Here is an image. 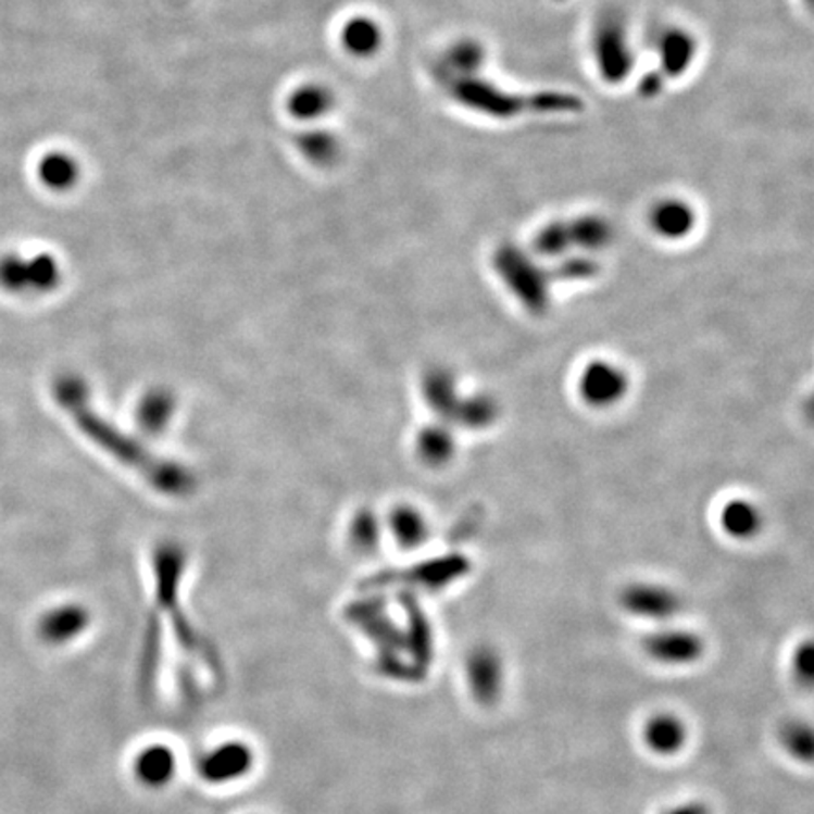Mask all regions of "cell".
<instances>
[{
  "label": "cell",
  "instance_id": "obj_3",
  "mask_svg": "<svg viewBox=\"0 0 814 814\" xmlns=\"http://www.w3.org/2000/svg\"><path fill=\"white\" fill-rule=\"evenodd\" d=\"M59 284L61 266L50 253H8L0 256V291L15 297H35L58 289Z\"/></svg>",
  "mask_w": 814,
  "mask_h": 814
},
{
  "label": "cell",
  "instance_id": "obj_18",
  "mask_svg": "<svg viewBox=\"0 0 814 814\" xmlns=\"http://www.w3.org/2000/svg\"><path fill=\"white\" fill-rule=\"evenodd\" d=\"M300 153L317 166H328L340 156V140L325 128H310L298 138Z\"/></svg>",
  "mask_w": 814,
  "mask_h": 814
},
{
  "label": "cell",
  "instance_id": "obj_6",
  "mask_svg": "<svg viewBox=\"0 0 814 814\" xmlns=\"http://www.w3.org/2000/svg\"><path fill=\"white\" fill-rule=\"evenodd\" d=\"M643 651L660 666H692L703 656L705 644L696 631L687 628H660L644 639Z\"/></svg>",
  "mask_w": 814,
  "mask_h": 814
},
{
  "label": "cell",
  "instance_id": "obj_2",
  "mask_svg": "<svg viewBox=\"0 0 814 814\" xmlns=\"http://www.w3.org/2000/svg\"><path fill=\"white\" fill-rule=\"evenodd\" d=\"M255 747L241 737H225L200 751L195 773L210 788L238 786L255 773Z\"/></svg>",
  "mask_w": 814,
  "mask_h": 814
},
{
  "label": "cell",
  "instance_id": "obj_9",
  "mask_svg": "<svg viewBox=\"0 0 814 814\" xmlns=\"http://www.w3.org/2000/svg\"><path fill=\"white\" fill-rule=\"evenodd\" d=\"M466 682L469 692L481 705H492L502 696L503 664L490 647H477L466 660Z\"/></svg>",
  "mask_w": 814,
  "mask_h": 814
},
{
  "label": "cell",
  "instance_id": "obj_8",
  "mask_svg": "<svg viewBox=\"0 0 814 814\" xmlns=\"http://www.w3.org/2000/svg\"><path fill=\"white\" fill-rule=\"evenodd\" d=\"M624 610L641 621H669L680 610V600L672 588L656 583H634L623 592Z\"/></svg>",
  "mask_w": 814,
  "mask_h": 814
},
{
  "label": "cell",
  "instance_id": "obj_24",
  "mask_svg": "<svg viewBox=\"0 0 814 814\" xmlns=\"http://www.w3.org/2000/svg\"><path fill=\"white\" fill-rule=\"evenodd\" d=\"M782 743L790 756L809 762L813 756V729L807 723H790L782 729Z\"/></svg>",
  "mask_w": 814,
  "mask_h": 814
},
{
  "label": "cell",
  "instance_id": "obj_20",
  "mask_svg": "<svg viewBox=\"0 0 814 814\" xmlns=\"http://www.w3.org/2000/svg\"><path fill=\"white\" fill-rule=\"evenodd\" d=\"M392 524H395V536L400 541V546L408 547V549L423 546V541L428 536L425 515L413 508L398 510Z\"/></svg>",
  "mask_w": 814,
  "mask_h": 814
},
{
  "label": "cell",
  "instance_id": "obj_5",
  "mask_svg": "<svg viewBox=\"0 0 814 814\" xmlns=\"http://www.w3.org/2000/svg\"><path fill=\"white\" fill-rule=\"evenodd\" d=\"M130 777L146 792H164L179 775V754L166 741H148L130 756Z\"/></svg>",
  "mask_w": 814,
  "mask_h": 814
},
{
  "label": "cell",
  "instance_id": "obj_1",
  "mask_svg": "<svg viewBox=\"0 0 814 814\" xmlns=\"http://www.w3.org/2000/svg\"><path fill=\"white\" fill-rule=\"evenodd\" d=\"M447 86L466 108L479 114L508 120L523 112H575L581 108V100L566 92H536L530 97L511 95L492 86L485 79L474 76H447Z\"/></svg>",
  "mask_w": 814,
  "mask_h": 814
},
{
  "label": "cell",
  "instance_id": "obj_23",
  "mask_svg": "<svg viewBox=\"0 0 814 814\" xmlns=\"http://www.w3.org/2000/svg\"><path fill=\"white\" fill-rule=\"evenodd\" d=\"M418 451L423 454V459L426 462H433V464H443L449 461L454 453V439L449 436L446 428H433V430H426L421 438H418Z\"/></svg>",
  "mask_w": 814,
  "mask_h": 814
},
{
  "label": "cell",
  "instance_id": "obj_25",
  "mask_svg": "<svg viewBox=\"0 0 814 814\" xmlns=\"http://www.w3.org/2000/svg\"><path fill=\"white\" fill-rule=\"evenodd\" d=\"M792 672L793 679L801 685H805V687H811V682H813V647L809 641L798 647V651L793 654Z\"/></svg>",
  "mask_w": 814,
  "mask_h": 814
},
{
  "label": "cell",
  "instance_id": "obj_13",
  "mask_svg": "<svg viewBox=\"0 0 814 814\" xmlns=\"http://www.w3.org/2000/svg\"><path fill=\"white\" fill-rule=\"evenodd\" d=\"M79 174L82 168L78 159L66 151L43 153L36 163V176L40 184L53 192L71 191L78 184Z\"/></svg>",
  "mask_w": 814,
  "mask_h": 814
},
{
  "label": "cell",
  "instance_id": "obj_14",
  "mask_svg": "<svg viewBox=\"0 0 814 814\" xmlns=\"http://www.w3.org/2000/svg\"><path fill=\"white\" fill-rule=\"evenodd\" d=\"M334 102L336 100H334L330 87L310 82V84H302L297 89H292L287 99V110L292 117L304 123H312V121L323 120L328 112H333Z\"/></svg>",
  "mask_w": 814,
  "mask_h": 814
},
{
  "label": "cell",
  "instance_id": "obj_22",
  "mask_svg": "<svg viewBox=\"0 0 814 814\" xmlns=\"http://www.w3.org/2000/svg\"><path fill=\"white\" fill-rule=\"evenodd\" d=\"M534 248L539 255L547 259H556L566 253L572 246V236H569V225L567 223H549L543 228H539L534 240Z\"/></svg>",
  "mask_w": 814,
  "mask_h": 814
},
{
  "label": "cell",
  "instance_id": "obj_21",
  "mask_svg": "<svg viewBox=\"0 0 814 814\" xmlns=\"http://www.w3.org/2000/svg\"><path fill=\"white\" fill-rule=\"evenodd\" d=\"M483 48L475 42H461L447 53L446 76H474L481 68Z\"/></svg>",
  "mask_w": 814,
  "mask_h": 814
},
{
  "label": "cell",
  "instance_id": "obj_11",
  "mask_svg": "<svg viewBox=\"0 0 814 814\" xmlns=\"http://www.w3.org/2000/svg\"><path fill=\"white\" fill-rule=\"evenodd\" d=\"M643 743L656 756H677L688 743L685 721L673 713H656L643 724Z\"/></svg>",
  "mask_w": 814,
  "mask_h": 814
},
{
  "label": "cell",
  "instance_id": "obj_12",
  "mask_svg": "<svg viewBox=\"0 0 814 814\" xmlns=\"http://www.w3.org/2000/svg\"><path fill=\"white\" fill-rule=\"evenodd\" d=\"M718 523L729 538L749 541L764 528V515L756 503L747 498L729 500L718 513Z\"/></svg>",
  "mask_w": 814,
  "mask_h": 814
},
{
  "label": "cell",
  "instance_id": "obj_15",
  "mask_svg": "<svg viewBox=\"0 0 814 814\" xmlns=\"http://www.w3.org/2000/svg\"><path fill=\"white\" fill-rule=\"evenodd\" d=\"M652 230L660 238L666 240H680L692 233L696 225V215L690 205L680 200H666L660 202L651 213Z\"/></svg>",
  "mask_w": 814,
  "mask_h": 814
},
{
  "label": "cell",
  "instance_id": "obj_7",
  "mask_svg": "<svg viewBox=\"0 0 814 814\" xmlns=\"http://www.w3.org/2000/svg\"><path fill=\"white\" fill-rule=\"evenodd\" d=\"M596 63L603 79L611 84L623 82L631 68V50L621 22L600 23L594 38Z\"/></svg>",
  "mask_w": 814,
  "mask_h": 814
},
{
  "label": "cell",
  "instance_id": "obj_10",
  "mask_svg": "<svg viewBox=\"0 0 814 814\" xmlns=\"http://www.w3.org/2000/svg\"><path fill=\"white\" fill-rule=\"evenodd\" d=\"M91 626L89 611L79 603H63L46 611L36 624L38 638L51 647H63L78 641Z\"/></svg>",
  "mask_w": 814,
  "mask_h": 814
},
{
  "label": "cell",
  "instance_id": "obj_17",
  "mask_svg": "<svg viewBox=\"0 0 814 814\" xmlns=\"http://www.w3.org/2000/svg\"><path fill=\"white\" fill-rule=\"evenodd\" d=\"M696 43L692 36L682 30H669L660 40V59L662 76L675 78L687 71L694 59Z\"/></svg>",
  "mask_w": 814,
  "mask_h": 814
},
{
  "label": "cell",
  "instance_id": "obj_4",
  "mask_svg": "<svg viewBox=\"0 0 814 814\" xmlns=\"http://www.w3.org/2000/svg\"><path fill=\"white\" fill-rule=\"evenodd\" d=\"M577 390L588 408L610 410L628 395L630 377L618 362L594 359L583 366Z\"/></svg>",
  "mask_w": 814,
  "mask_h": 814
},
{
  "label": "cell",
  "instance_id": "obj_16",
  "mask_svg": "<svg viewBox=\"0 0 814 814\" xmlns=\"http://www.w3.org/2000/svg\"><path fill=\"white\" fill-rule=\"evenodd\" d=\"M340 40L354 58H372L381 48V27L370 17H353L343 23Z\"/></svg>",
  "mask_w": 814,
  "mask_h": 814
},
{
  "label": "cell",
  "instance_id": "obj_26",
  "mask_svg": "<svg viewBox=\"0 0 814 814\" xmlns=\"http://www.w3.org/2000/svg\"><path fill=\"white\" fill-rule=\"evenodd\" d=\"M669 814H705V811L700 805H685V807L675 809Z\"/></svg>",
  "mask_w": 814,
  "mask_h": 814
},
{
  "label": "cell",
  "instance_id": "obj_19",
  "mask_svg": "<svg viewBox=\"0 0 814 814\" xmlns=\"http://www.w3.org/2000/svg\"><path fill=\"white\" fill-rule=\"evenodd\" d=\"M567 225H569L572 246H579V248L602 249L603 246L610 243L611 236H613L610 223H605L602 217H596V215H587Z\"/></svg>",
  "mask_w": 814,
  "mask_h": 814
}]
</instances>
